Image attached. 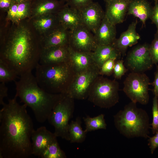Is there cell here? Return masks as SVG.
I'll use <instances>...</instances> for the list:
<instances>
[{
  "label": "cell",
  "instance_id": "cb8c5ba5",
  "mask_svg": "<svg viewBox=\"0 0 158 158\" xmlns=\"http://www.w3.org/2000/svg\"><path fill=\"white\" fill-rule=\"evenodd\" d=\"M33 24L37 30L43 33L48 32L59 23L56 14H50L36 18Z\"/></svg>",
  "mask_w": 158,
  "mask_h": 158
},
{
  "label": "cell",
  "instance_id": "e575fe53",
  "mask_svg": "<svg viewBox=\"0 0 158 158\" xmlns=\"http://www.w3.org/2000/svg\"><path fill=\"white\" fill-rule=\"evenodd\" d=\"M18 4L14 2L9 8L7 12L8 19L16 23Z\"/></svg>",
  "mask_w": 158,
  "mask_h": 158
},
{
  "label": "cell",
  "instance_id": "ba28073f",
  "mask_svg": "<svg viewBox=\"0 0 158 158\" xmlns=\"http://www.w3.org/2000/svg\"><path fill=\"white\" fill-rule=\"evenodd\" d=\"M151 83L144 73L131 72L123 82V91L131 102L146 105L149 101V86Z\"/></svg>",
  "mask_w": 158,
  "mask_h": 158
},
{
  "label": "cell",
  "instance_id": "484cf974",
  "mask_svg": "<svg viewBox=\"0 0 158 158\" xmlns=\"http://www.w3.org/2000/svg\"><path fill=\"white\" fill-rule=\"evenodd\" d=\"M104 117V114H101L93 117L88 115L86 117H83L85 125V131L87 133L99 129H106L107 125Z\"/></svg>",
  "mask_w": 158,
  "mask_h": 158
},
{
  "label": "cell",
  "instance_id": "52a82bcc",
  "mask_svg": "<svg viewBox=\"0 0 158 158\" xmlns=\"http://www.w3.org/2000/svg\"><path fill=\"white\" fill-rule=\"evenodd\" d=\"M74 99L65 94L56 104L47 120L54 128V134L68 141L70 140L69 123L74 111Z\"/></svg>",
  "mask_w": 158,
  "mask_h": 158
},
{
  "label": "cell",
  "instance_id": "f6af8a7d",
  "mask_svg": "<svg viewBox=\"0 0 158 158\" xmlns=\"http://www.w3.org/2000/svg\"><path fill=\"white\" fill-rule=\"evenodd\" d=\"M34 0H31V1H34Z\"/></svg>",
  "mask_w": 158,
  "mask_h": 158
},
{
  "label": "cell",
  "instance_id": "1f68e13d",
  "mask_svg": "<svg viewBox=\"0 0 158 158\" xmlns=\"http://www.w3.org/2000/svg\"><path fill=\"white\" fill-rule=\"evenodd\" d=\"M123 62L122 59H118L115 61L113 72L115 78L121 79L122 76L128 71Z\"/></svg>",
  "mask_w": 158,
  "mask_h": 158
},
{
  "label": "cell",
  "instance_id": "4316f807",
  "mask_svg": "<svg viewBox=\"0 0 158 158\" xmlns=\"http://www.w3.org/2000/svg\"><path fill=\"white\" fill-rule=\"evenodd\" d=\"M18 75L16 72L2 59H0V82L14 81Z\"/></svg>",
  "mask_w": 158,
  "mask_h": 158
},
{
  "label": "cell",
  "instance_id": "603a6c76",
  "mask_svg": "<svg viewBox=\"0 0 158 158\" xmlns=\"http://www.w3.org/2000/svg\"><path fill=\"white\" fill-rule=\"evenodd\" d=\"M95 64L100 69L103 63L110 59H119L121 56L113 44L98 45L92 52Z\"/></svg>",
  "mask_w": 158,
  "mask_h": 158
},
{
  "label": "cell",
  "instance_id": "44dd1931",
  "mask_svg": "<svg viewBox=\"0 0 158 158\" xmlns=\"http://www.w3.org/2000/svg\"><path fill=\"white\" fill-rule=\"evenodd\" d=\"M153 7L147 0H132L127 13L139 19L142 23V27L145 26L146 21L151 17Z\"/></svg>",
  "mask_w": 158,
  "mask_h": 158
},
{
  "label": "cell",
  "instance_id": "4fadbf2b",
  "mask_svg": "<svg viewBox=\"0 0 158 158\" xmlns=\"http://www.w3.org/2000/svg\"><path fill=\"white\" fill-rule=\"evenodd\" d=\"M57 137L44 126L34 130L31 137L32 155L41 157L47 147L57 140Z\"/></svg>",
  "mask_w": 158,
  "mask_h": 158
},
{
  "label": "cell",
  "instance_id": "d6986e66",
  "mask_svg": "<svg viewBox=\"0 0 158 158\" xmlns=\"http://www.w3.org/2000/svg\"><path fill=\"white\" fill-rule=\"evenodd\" d=\"M115 25L111 23L104 16L94 36L98 45L112 44L116 39Z\"/></svg>",
  "mask_w": 158,
  "mask_h": 158
},
{
  "label": "cell",
  "instance_id": "7a4b0ae2",
  "mask_svg": "<svg viewBox=\"0 0 158 158\" xmlns=\"http://www.w3.org/2000/svg\"><path fill=\"white\" fill-rule=\"evenodd\" d=\"M31 36L28 28L20 25L2 48L0 59L20 76L32 71L39 63L41 50H39Z\"/></svg>",
  "mask_w": 158,
  "mask_h": 158
},
{
  "label": "cell",
  "instance_id": "83f0119b",
  "mask_svg": "<svg viewBox=\"0 0 158 158\" xmlns=\"http://www.w3.org/2000/svg\"><path fill=\"white\" fill-rule=\"evenodd\" d=\"M42 158H66L65 152L61 149L57 140L49 145L41 156Z\"/></svg>",
  "mask_w": 158,
  "mask_h": 158
},
{
  "label": "cell",
  "instance_id": "d4e9b609",
  "mask_svg": "<svg viewBox=\"0 0 158 158\" xmlns=\"http://www.w3.org/2000/svg\"><path fill=\"white\" fill-rule=\"evenodd\" d=\"M68 133L70 140L72 143H81L85 140L87 133L81 126V121L79 117L69 124Z\"/></svg>",
  "mask_w": 158,
  "mask_h": 158
},
{
  "label": "cell",
  "instance_id": "8fae6325",
  "mask_svg": "<svg viewBox=\"0 0 158 158\" xmlns=\"http://www.w3.org/2000/svg\"><path fill=\"white\" fill-rule=\"evenodd\" d=\"M92 32L84 25L70 30L69 46L77 51L93 52L97 45Z\"/></svg>",
  "mask_w": 158,
  "mask_h": 158
},
{
  "label": "cell",
  "instance_id": "f35d334b",
  "mask_svg": "<svg viewBox=\"0 0 158 158\" xmlns=\"http://www.w3.org/2000/svg\"><path fill=\"white\" fill-rule=\"evenodd\" d=\"M156 70L154 73V79L151 84L153 86L152 92L154 96H158V65H156Z\"/></svg>",
  "mask_w": 158,
  "mask_h": 158
},
{
  "label": "cell",
  "instance_id": "30bf717a",
  "mask_svg": "<svg viewBox=\"0 0 158 158\" xmlns=\"http://www.w3.org/2000/svg\"><path fill=\"white\" fill-rule=\"evenodd\" d=\"M147 43L134 47L128 53L125 66L131 72L143 73L151 69L154 64Z\"/></svg>",
  "mask_w": 158,
  "mask_h": 158
},
{
  "label": "cell",
  "instance_id": "2e32d148",
  "mask_svg": "<svg viewBox=\"0 0 158 158\" xmlns=\"http://www.w3.org/2000/svg\"><path fill=\"white\" fill-rule=\"evenodd\" d=\"M131 0H117L106 3L105 16L111 23L115 25L123 23Z\"/></svg>",
  "mask_w": 158,
  "mask_h": 158
},
{
  "label": "cell",
  "instance_id": "9c48e42d",
  "mask_svg": "<svg viewBox=\"0 0 158 158\" xmlns=\"http://www.w3.org/2000/svg\"><path fill=\"white\" fill-rule=\"evenodd\" d=\"M99 69L96 65L76 72L68 91L67 94L74 99L87 98L90 88L99 75Z\"/></svg>",
  "mask_w": 158,
  "mask_h": 158
},
{
  "label": "cell",
  "instance_id": "3957f363",
  "mask_svg": "<svg viewBox=\"0 0 158 158\" xmlns=\"http://www.w3.org/2000/svg\"><path fill=\"white\" fill-rule=\"evenodd\" d=\"M16 97L32 110L35 118L43 123L47 120L53 109L66 94H52L42 89L35 77L29 71L20 75L15 81Z\"/></svg>",
  "mask_w": 158,
  "mask_h": 158
},
{
  "label": "cell",
  "instance_id": "5b68a950",
  "mask_svg": "<svg viewBox=\"0 0 158 158\" xmlns=\"http://www.w3.org/2000/svg\"><path fill=\"white\" fill-rule=\"evenodd\" d=\"M131 102L114 116L115 126L119 133L128 138H149V118L146 111Z\"/></svg>",
  "mask_w": 158,
  "mask_h": 158
},
{
  "label": "cell",
  "instance_id": "d6a6232c",
  "mask_svg": "<svg viewBox=\"0 0 158 158\" xmlns=\"http://www.w3.org/2000/svg\"><path fill=\"white\" fill-rule=\"evenodd\" d=\"M116 59H110L106 61L99 69V75L110 76L113 72L115 63Z\"/></svg>",
  "mask_w": 158,
  "mask_h": 158
},
{
  "label": "cell",
  "instance_id": "8992f818",
  "mask_svg": "<svg viewBox=\"0 0 158 158\" xmlns=\"http://www.w3.org/2000/svg\"><path fill=\"white\" fill-rule=\"evenodd\" d=\"M119 90V83L115 79L98 76L90 88L87 98L95 105L109 109L118 102Z\"/></svg>",
  "mask_w": 158,
  "mask_h": 158
},
{
  "label": "cell",
  "instance_id": "6da1fadb",
  "mask_svg": "<svg viewBox=\"0 0 158 158\" xmlns=\"http://www.w3.org/2000/svg\"><path fill=\"white\" fill-rule=\"evenodd\" d=\"M15 96L0 110V158H27L32 155V120L25 104Z\"/></svg>",
  "mask_w": 158,
  "mask_h": 158
},
{
  "label": "cell",
  "instance_id": "ffe728a7",
  "mask_svg": "<svg viewBox=\"0 0 158 158\" xmlns=\"http://www.w3.org/2000/svg\"><path fill=\"white\" fill-rule=\"evenodd\" d=\"M31 2V12L36 18L46 15L56 14L64 5L59 0H35Z\"/></svg>",
  "mask_w": 158,
  "mask_h": 158
},
{
  "label": "cell",
  "instance_id": "7bdbcfd3",
  "mask_svg": "<svg viewBox=\"0 0 158 158\" xmlns=\"http://www.w3.org/2000/svg\"><path fill=\"white\" fill-rule=\"evenodd\" d=\"M59 0L63 2H66L67 1V0Z\"/></svg>",
  "mask_w": 158,
  "mask_h": 158
},
{
  "label": "cell",
  "instance_id": "ee69618b",
  "mask_svg": "<svg viewBox=\"0 0 158 158\" xmlns=\"http://www.w3.org/2000/svg\"><path fill=\"white\" fill-rule=\"evenodd\" d=\"M154 2H158V0H153Z\"/></svg>",
  "mask_w": 158,
  "mask_h": 158
},
{
  "label": "cell",
  "instance_id": "d590c367",
  "mask_svg": "<svg viewBox=\"0 0 158 158\" xmlns=\"http://www.w3.org/2000/svg\"><path fill=\"white\" fill-rule=\"evenodd\" d=\"M148 145L152 154L155 149L158 147V131L156 132L154 136L149 137Z\"/></svg>",
  "mask_w": 158,
  "mask_h": 158
},
{
  "label": "cell",
  "instance_id": "60d3db41",
  "mask_svg": "<svg viewBox=\"0 0 158 158\" xmlns=\"http://www.w3.org/2000/svg\"><path fill=\"white\" fill-rule=\"evenodd\" d=\"M14 2H15L16 3L18 4H19L20 3H21L22 2H24L26 1H27L28 0H13Z\"/></svg>",
  "mask_w": 158,
  "mask_h": 158
},
{
  "label": "cell",
  "instance_id": "8d00e7d4",
  "mask_svg": "<svg viewBox=\"0 0 158 158\" xmlns=\"http://www.w3.org/2000/svg\"><path fill=\"white\" fill-rule=\"evenodd\" d=\"M152 22L154 24L158 30V2H154V4L153 7L152 14L150 18Z\"/></svg>",
  "mask_w": 158,
  "mask_h": 158
},
{
  "label": "cell",
  "instance_id": "ab89813d",
  "mask_svg": "<svg viewBox=\"0 0 158 158\" xmlns=\"http://www.w3.org/2000/svg\"><path fill=\"white\" fill-rule=\"evenodd\" d=\"M14 2L13 0H0V8L7 11Z\"/></svg>",
  "mask_w": 158,
  "mask_h": 158
},
{
  "label": "cell",
  "instance_id": "7c38bea8",
  "mask_svg": "<svg viewBox=\"0 0 158 158\" xmlns=\"http://www.w3.org/2000/svg\"><path fill=\"white\" fill-rule=\"evenodd\" d=\"M78 11L83 25L94 34L105 16L101 6L93 2Z\"/></svg>",
  "mask_w": 158,
  "mask_h": 158
},
{
  "label": "cell",
  "instance_id": "7402d4cb",
  "mask_svg": "<svg viewBox=\"0 0 158 158\" xmlns=\"http://www.w3.org/2000/svg\"><path fill=\"white\" fill-rule=\"evenodd\" d=\"M69 61L76 72L85 70L96 65L92 57V52L77 51L69 46Z\"/></svg>",
  "mask_w": 158,
  "mask_h": 158
},
{
  "label": "cell",
  "instance_id": "74e56055",
  "mask_svg": "<svg viewBox=\"0 0 158 158\" xmlns=\"http://www.w3.org/2000/svg\"><path fill=\"white\" fill-rule=\"evenodd\" d=\"M8 88L6 86L5 83H0V104L3 106L5 103L4 99L8 96Z\"/></svg>",
  "mask_w": 158,
  "mask_h": 158
},
{
  "label": "cell",
  "instance_id": "ac0fdd59",
  "mask_svg": "<svg viewBox=\"0 0 158 158\" xmlns=\"http://www.w3.org/2000/svg\"><path fill=\"white\" fill-rule=\"evenodd\" d=\"M47 33L41 44L42 49L69 45L70 30L59 24Z\"/></svg>",
  "mask_w": 158,
  "mask_h": 158
},
{
  "label": "cell",
  "instance_id": "836d02e7",
  "mask_svg": "<svg viewBox=\"0 0 158 158\" xmlns=\"http://www.w3.org/2000/svg\"><path fill=\"white\" fill-rule=\"evenodd\" d=\"M93 2V0H67L66 4L70 7L78 10Z\"/></svg>",
  "mask_w": 158,
  "mask_h": 158
},
{
  "label": "cell",
  "instance_id": "e0dca14e",
  "mask_svg": "<svg viewBox=\"0 0 158 158\" xmlns=\"http://www.w3.org/2000/svg\"><path fill=\"white\" fill-rule=\"evenodd\" d=\"M59 24L69 30L83 25L78 10L64 4L56 13Z\"/></svg>",
  "mask_w": 158,
  "mask_h": 158
},
{
  "label": "cell",
  "instance_id": "b9f144b4",
  "mask_svg": "<svg viewBox=\"0 0 158 158\" xmlns=\"http://www.w3.org/2000/svg\"><path fill=\"white\" fill-rule=\"evenodd\" d=\"M117 0H104V1L106 3H109Z\"/></svg>",
  "mask_w": 158,
  "mask_h": 158
},
{
  "label": "cell",
  "instance_id": "f1b7e54d",
  "mask_svg": "<svg viewBox=\"0 0 158 158\" xmlns=\"http://www.w3.org/2000/svg\"><path fill=\"white\" fill-rule=\"evenodd\" d=\"M31 0L18 4L16 23H19L29 16L31 12Z\"/></svg>",
  "mask_w": 158,
  "mask_h": 158
},
{
  "label": "cell",
  "instance_id": "f546056e",
  "mask_svg": "<svg viewBox=\"0 0 158 158\" xmlns=\"http://www.w3.org/2000/svg\"><path fill=\"white\" fill-rule=\"evenodd\" d=\"M152 121L150 124L153 134L158 131V96H154L153 99L152 108Z\"/></svg>",
  "mask_w": 158,
  "mask_h": 158
},
{
  "label": "cell",
  "instance_id": "4dcf8cb0",
  "mask_svg": "<svg viewBox=\"0 0 158 158\" xmlns=\"http://www.w3.org/2000/svg\"><path fill=\"white\" fill-rule=\"evenodd\" d=\"M149 51L154 64L158 65V30H157L154 39L149 45Z\"/></svg>",
  "mask_w": 158,
  "mask_h": 158
},
{
  "label": "cell",
  "instance_id": "5bb4252c",
  "mask_svg": "<svg viewBox=\"0 0 158 158\" xmlns=\"http://www.w3.org/2000/svg\"><path fill=\"white\" fill-rule=\"evenodd\" d=\"M69 45L42 49L39 63L48 65L60 63L69 61Z\"/></svg>",
  "mask_w": 158,
  "mask_h": 158
},
{
  "label": "cell",
  "instance_id": "9a60e30c",
  "mask_svg": "<svg viewBox=\"0 0 158 158\" xmlns=\"http://www.w3.org/2000/svg\"><path fill=\"white\" fill-rule=\"evenodd\" d=\"M137 23V19L132 22L127 30L116 39L112 44L123 56L126 55L128 47L136 44L140 39V37L136 30Z\"/></svg>",
  "mask_w": 158,
  "mask_h": 158
},
{
  "label": "cell",
  "instance_id": "277c9868",
  "mask_svg": "<svg viewBox=\"0 0 158 158\" xmlns=\"http://www.w3.org/2000/svg\"><path fill=\"white\" fill-rule=\"evenodd\" d=\"M35 68V77L38 85L52 94H67L76 73L69 60L52 64L39 63Z\"/></svg>",
  "mask_w": 158,
  "mask_h": 158
}]
</instances>
